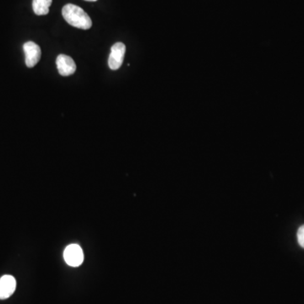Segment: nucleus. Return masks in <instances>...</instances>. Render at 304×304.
Returning <instances> with one entry per match:
<instances>
[{
	"label": "nucleus",
	"instance_id": "8",
	"mask_svg": "<svg viewBox=\"0 0 304 304\" xmlns=\"http://www.w3.org/2000/svg\"><path fill=\"white\" fill-rule=\"evenodd\" d=\"M297 241H298L299 245L304 248V225L299 227L298 231H297Z\"/></svg>",
	"mask_w": 304,
	"mask_h": 304
},
{
	"label": "nucleus",
	"instance_id": "4",
	"mask_svg": "<svg viewBox=\"0 0 304 304\" xmlns=\"http://www.w3.org/2000/svg\"><path fill=\"white\" fill-rule=\"evenodd\" d=\"M26 54V64L28 68L35 66L40 60L42 56L41 48L38 44L33 42H27L23 46Z\"/></svg>",
	"mask_w": 304,
	"mask_h": 304
},
{
	"label": "nucleus",
	"instance_id": "2",
	"mask_svg": "<svg viewBox=\"0 0 304 304\" xmlns=\"http://www.w3.org/2000/svg\"><path fill=\"white\" fill-rule=\"evenodd\" d=\"M64 258L70 266H80L84 260L82 248L77 244H70L64 250Z\"/></svg>",
	"mask_w": 304,
	"mask_h": 304
},
{
	"label": "nucleus",
	"instance_id": "6",
	"mask_svg": "<svg viewBox=\"0 0 304 304\" xmlns=\"http://www.w3.org/2000/svg\"><path fill=\"white\" fill-rule=\"evenodd\" d=\"M16 288V280L12 275H4L0 278V299L9 298Z\"/></svg>",
	"mask_w": 304,
	"mask_h": 304
},
{
	"label": "nucleus",
	"instance_id": "3",
	"mask_svg": "<svg viewBox=\"0 0 304 304\" xmlns=\"http://www.w3.org/2000/svg\"><path fill=\"white\" fill-rule=\"evenodd\" d=\"M126 47L123 43H115L111 48V54L108 59V65L112 70H117L122 66L125 55Z\"/></svg>",
	"mask_w": 304,
	"mask_h": 304
},
{
	"label": "nucleus",
	"instance_id": "1",
	"mask_svg": "<svg viewBox=\"0 0 304 304\" xmlns=\"http://www.w3.org/2000/svg\"><path fill=\"white\" fill-rule=\"evenodd\" d=\"M62 15L70 26L79 29L89 30L92 26L90 16L79 6L69 4L64 6Z\"/></svg>",
	"mask_w": 304,
	"mask_h": 304
},
{
	"label": "nucleus",
	"instance_id": "7",
	"mask_svg": "<svg viewBox=\"0 0 304 304\" xmlns=\"http://www.w3.org/2000/svg\"><path fill=\"white\" fill-rule=\"evenodd\" d=\"M52 2L53 0H33L32 8L34 13L38 16L48 15Z\"/></svg>",
	"mask_w": 304,
	"mask_h": 304
},
{
	"label": "nucleus",
	"instance_id": "5",
	"mask_svg": "<svg viewBox=\"0 0 304 304\" xmlns=\"http://www.w3.org/2000/svg\"><path fill=\"white\" fill-rule=\"evenodd\" d=\"M57 68L59 73L63 76H70L76 70V64L70 58L65 54H60L56 59Z\"/></svg>",
	"mask_w": 304,
	"mask_h": 304
},
{
	"label": "nucleus",
	"instance_id": "9",
	"mask_svg": "<svg viewBox=\"0 0 304 304\" xmlns=\"http://www.w3.org/2000/svg\"><path fill=\"white\" fill-rule=\"evenodd\" d=\"M86 1H90V2H95V1H97V0H86Z\"/></svg>",
	"mask_w": 304,
	"mask_h": 304
}]
</instances>
